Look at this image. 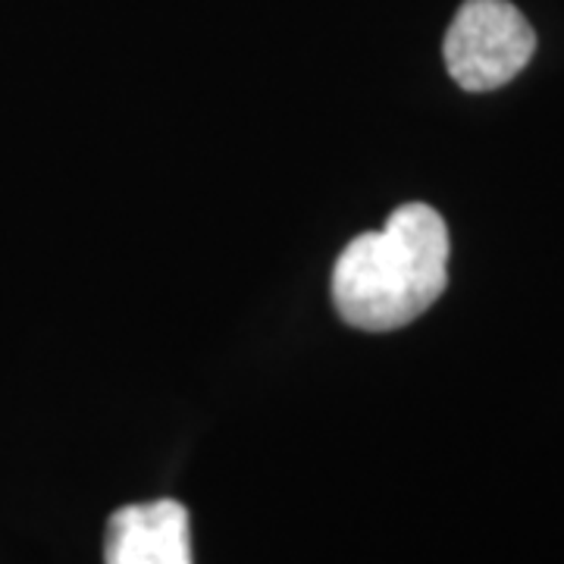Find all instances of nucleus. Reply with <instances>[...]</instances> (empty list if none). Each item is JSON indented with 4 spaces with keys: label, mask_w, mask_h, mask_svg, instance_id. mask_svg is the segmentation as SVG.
<instances>
[{
    "label": "nucleus",
    "mask_w": 564,
    "mask_h": 564,
    "mask_svg": "<svg viewBox=\"0 0 564 564\" xmlns=\"http://www.w3.org/2000/svg\"><path fill=\"white\" fill-rule=\"evenodd\" d=\"M104 564H192L188 508L176 499L117 508L104 533Z\"/></svg>",
    "instance_id": "obj_3"
},
{
    "label": "nucleus",
    "mask_w": 564,
    "mask_h": 564,
    "mask_svg": "<svg viewBox=\"0 0 564 564\" xmlns=\"http://www.w3.org/2000/svg\"><path fill=\"white\" fill-rule=\"evenodd\" d=\"M536 51V32L511 0H464L445 32L448 76L464 91L502 88Z\"/></svg>",
    "instance_id": "obj_2"
},
{
    "label": "nucleus",
    "mask_w": 564,
    "mask_h": 564,
    "mask_svg": "<svg viewBox=\"0 0 564 564\" xmlns=\"http://www.w3.org/2000/svg\"><path fill=\"white\" fill-rule=\"evenodd\" d=\"M448 229L430 204H402L383 229L345 245L333 267V304L348 326L389 333L417 321L445 292Z\"/></svg>",
    "instance_id": "obj_1"
}]
</instances>
